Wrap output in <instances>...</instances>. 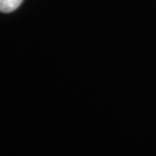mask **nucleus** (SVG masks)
Listing matches in <instances>:
<instances>
[{"instance_id": "f257e3e1", "label": "nucleus", "mask_w": 156, "mask_h": 156, "mask_svg": "<svg viewBox=\"0 0 156 156\" xmlns=\"http://www.w3.org/2000/svg\"><path fill=\"white\" fill-rule=\"evenodd\" d=\"M23 0H0V11L9 13L17 9Z\"/></svg>"}]
</instances>
